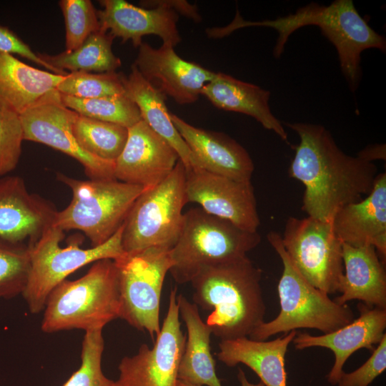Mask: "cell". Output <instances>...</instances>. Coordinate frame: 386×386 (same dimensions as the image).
Wrapping results in <instances>:
<instances>
[{"label":"cell","mask_w":386,"mask_h":386,"mask_svg":"<svg viewBox=\"0 0 386 386\" xmlns=\"http://www.w3.org/2000/svg\"><path fill=\"white\" fill-rule=\"evenodd\" d=\"M285 125L300 137L289 174L305 187L302 209L309 217L331 222L340 209L372 191L378 174L375 164L345 154L322 125Z\"/></svg>","instance_id":"obj_1"},{"label":"cell","mask_w":386,"mask_h":386,"mask_svg":"<svg viewBox=\"0 0 386 386\" xmlns=\"http://www.w3.org/2000/svg\"><path fill=\"white\" fill-rule=\"evenodd\" d=\"M262 270L248 258L202 267L191 280L193 300L210 312L206 324L226 340L249 337L264 322Z\"/></svg>","instance_id":"obj_2"},{"label":"cell","mask_w":386,"mask_h":386,"mask_svg":"<svg viewBox=\"0 0 386 386\" xmlns=\"http://www.w3.org/2000/svg\"><path fill=\"white\" fill-rule=\"evenodd\" d=\"M317 26L323 35L335 46L341 71L350 89L355 91L360 83L361 54L368 49L386 50L385 38L372 29L358 13L351 0H335L327 6L310 3L294 14L273 20L244 21L237 13L230 24L224 27L229 34L246 26H266L278 33L273 55L278 58L284 51L290 36L300 27Z\"/></svg>","instance_id":"obj_3"},{"label":"cell","mask_w":386,"mask_h":386,"mask_svg":"<svg viewBox=\"0 0 386 386\" xmlns=\"http://www.w3.org/2000/svg\"><path fill=\"white\" fill-rule=\"evenodd\" d=\"M41 324L44 332L103 330L120 317L118 269L114 260L92 264L75 280L65 279L47 297Z\"/></svg>","instance_id":"obj_4"},{"label":"cell","mask_w":386,"mask_h":386,"mask_svg":"<svg viewBox=\"0 0 386 386\" xmlns=\"http://www.w3.org/2000/svg\"><path fill=\"white\" fill-rule=\"evenodd\" d=\"M267 238L283 264L277 285L280 310L274 319L257 327L249 338L262 341L276 334H287L300 328L316 329L325 334L354 320L353 311L348 305L335 302L300 274L287 254L279 233L272 231Z\"/></svg>","instance_id":"obj_5"},{"label":"cell","mask_w":386,"mask_h":386,"mask_svg":"<svg viewBox=\"0 0 386 386\" xmlns=\"http://www.w3.org/2000/svg\"><path fill=\"white\" fill-rule=\"evenodd\" d=\"M261 241L258 232H249L200 207L184 213L179 237L171 249L169 269L178 284L190 282L206 266L247 257Z\"/></svg>","instance_id":"obj_6"},{"label":"cell","mask_w":386,"mask_h":386,"mask_svg":"<svg viewBox=\"0 0 386 386\" xmlns=\"http://www.w3.org/2000/svg\"><path fill=\"white\" fill-rule=\"evenodd\" d=\"M56 177L71 190L72 198L66 208L57 211L53 225L63 232H83L91 247L104 244L117 232L144 190L116 179L81 180L61 173Z\"/></svg>","instance_id":"obj_7"},{"label":"cell","mask_w":386,"mask_h":386,"mask_svg":"<svg viewBox=\"0 0 386 386\" xmlns=\"http://www.w3.org/2000/svg\"><path fill=\"white\" fill-rule=\"evenodd\" d=\"M187 203L186 169L179 159L163 181L144 189L132 206L123 224L124 252L134 254L153 247L171 249L179 237Z\"/></svg>","instance_id":"obj_8"},{"label":"cell","mask_w":386,"mask_h":386,"mask_svg":"<svg viewBox=\"0 0 386 386\" xmlns=\"http://www.w3.org/2000/svg\"><path fill=\"white\" fill-rule=\"evenodd\" d=\"M123 224L106 242L87 249L81 248L77 242L61 247L64 232L54 225L47 229L30 248L29 273L22 293L30 312L43 311L51 290L77 269L100 259L115 260L123 256Z\"/></svg>","instance_id":"obj_9"},{"label":"cell","mask_w":386,"mask_h":386,"mask_svg":"<svg viewBox=\"0 0 386 386\" xmlns=\"http://www.w3.org/2000/svg\"><path fill=\"white\" fill-rule=\"evenodd\" d=\"M171 249L153 247L115 259L118 269L120 317L147 332L153 342L160 332L161 294L172 266Z\"/></svg>","instance_id":"obj_10"},{"label":"cell","mask_w":386,"mask_h":386,"mask_svg":"<svg viewBox=\"0 0 386 386\" xmlns=\"http://www.w3.org/2000/svg\"><path fill=\"white\" fill-rule=\"evenodd\" d=\"M281 239L289 257L311 284L328 295L340 292L342 242L331 222L290 217Z\"/></svg>","instance_id":"obj_11"},{"label":"cell","mask_w":386,"mask_h":386,"mask_svg":"<svg viewBox=\"0 0 386 386\" xmlns=\"http://www.w3.org/2000/svg\"><path fill=\"white\" fill-rule=\"evenodd\" d=\"M177 287L170 292L169 306L154 346L142 344L133 356L120 361L119 386H177L186 336L181 329Z\"/></svg>","instance_id":"obj_12"},{"label":"cell","mask_w":386,"mask_h":386,"mask_svg":"<svg viewBox=\"0 0 386 386\" xmlns=\"http://www.w3.org/2000/svg\"><path fill=\"white\" fill-rule=\"evenodd\" d=\"M77 116L63 104L56 89L20 114L24 140L45 144L74 158L89 179H115V162L93 156L79 145L72 130Z\"/></svg>","instance_id":"obj_13"},{"label":"cell","mask_w":386,"mask_h":386,"mask_svg":"<svg viewBox=\"0 0 386 386\" xmlns=\"http://www.w3.org/2000/svg\"><path fill=\"white\" fill-rule=\"evenodd\" d=\"M186 195L187 202L198 204L207 213L242 229L257 232L260 220L251 181H238L194 169L186 171Z\"/></svg>","instance_id":"obj_14"},{"label":"cell","mask_w":386,"mask_h":386,"mask_svg":"<svg viewBox=\"0 0 386 386\" xmlns=\"http://www.w3.org/2000/svg\"><path fill=\"white\" fill-rule=\"evenodd\" d=\"M54 205L29 192L19 176L0 177V239L31 248L54 223Z\"/></svg>","instance_id":"obj_15"},{"label":"cell","mask_w":386,"mask_h":386,"mask_svg":"<svg viewBox=\"0 0 386 386\" xmlns=\"http://www.w3.org/2000/svg\"><path fill=\"white\" fill-rule=\"evenodd\" d=\"M134 65L148 82L180 104L196 102L203 86L215 74L182 59L167 44L157 49L142 42Z\"/></svg>","instance_id":"obj_16"},{"label":"cell","mask_w":386,"mask_h":386,"mask_svg":"<svg viewBox=\"0 0 386 386\" xmlns=\"http://www.w3.org/2000/svg\"><path fill=\"white\" fill-rule=\"evenodd\" d=\"M179 158L142 119L128 128L124 147L115 160L116 179L150 189L163 181Z\"/></svg>","instance_id":"obj_17"},{"label":"cell","mask_w":386,"mask_h":386,"mask_svg":"<svg viewBox=\"0 0 386 386\" xmlns=\"http://www.w3.org/2000/svg\"><path fill=\"white\" fill-rule=\"evenodd\" d=\"M357 309V318L333 332L318 336L297 332L292 340L296 350L320 347L334 352L335 362L327 375L332 385L337 384L345 362L355 351L362 348L372 351L386 335V309L370 307L362 302Z\"/></svg>","instance_id":"obj_18"},{"label":"cell","mask_w":386,"mask_h":386,"mask_svg":"<svg viewBox=\"0 0 386 386\" xmlns=\"http://www.w3.org/2000/svg\"><path fill=\"white\" fill-rule=\"evenodd\" d=\"M99 4L103 7L97 11L101 29L123 43L131 40L139 47L148 34L158 36L163 44L173 47L181 41L177 26L179 16L172 9L138 7L124 0H102Z\"/></svg>","instance_id":"obj_19"},{"label":"cell","mask_w":386,"mask_h":386,"mask_svg":"<svg viewBox=\"0 0 386 386\" xmlns=\"http://www.w3.org/2000/svg\"><path fill=\"white\" fill-rule=\"evenodd\" d=\"M171 119L200 169L238 181H251L253 161L237 142L223 133L192 126L172 113Z\"/></svg>","instance_id":"obj_20"},{"label":"cell","mask_w":386,"mask_h":386,"mask_svg":"<svg viewBox=\"0 0 386 386\" xmlns=\"http://www.w3.org/2000/svg\"><path fill=\"white\" fill-rule=\"evenodd\" d=\"M337 237L353 247L373 246L381 261L386 257V174L376 177L365 199L340 209L331 221Z\"/></svg>","instance_id":"obj_21"},{"label":"cell","mask_w":386,"mask_h":386,"mask_svg":"<svg viewBox=\"0 0 386 386\" xmlns=\"http://www.w3.org/2000/svg\"><path fill=\"white\" fill-rule=\"evenodd\" d=\"M297 332L292 330L269 341L254 340L248 337L220 340L217 357L228 367L245 365L264 386H287L285 357Z\"/></svg>","instance_id":"obj_22"},{"label":"cell","mask_w":386,"mask_h":386,"mask_svg":"<svg viewBox=\"0 0 386 386\" xmlns=\"http://www.w3.org/2000/svg\"><path fill=\"white\" fill-rule=\"evenodd\" d=\"M342 260L341 295L334 301L345 305L358 300L367 307L386 309V273L375 248L342 243Z\"/></svg>","instance_id":"obj_23"},{"label":"cell","mask_w":386,"mask_h":386,"mask_svg":"<svg viewBox=\"0 0 386 386\" xmlns=\"http://www.w3.org/2000/svg\"><path fill=\"white\" fill-rule=\"evenodd\" d=\"M201 94L220 109L253 117L266 129L272 131L287 142V134L282 124L270 109L269 91L228 74L215 72L213 79L202 89Z\"/></svg>","instance_id":"obj_24"},{"label":"cell","mask_w":386,"mask_h":386,"mask_svg":"<svg viewBox=\"0 0 386 386\" xmlns=\"http://www.w3.org/2000/svg\"><path fill=\"white\" fill-rule=\"evenodd\" d=\"M179 317L185 324L187 337L180 360L178 380L197 386H222L211 352L212 332L202 319L197 305L183 295L177 296Z\"/></svg>","instance_id":"obj_25"},{"label":"cell","mask_w":386,"mask_h":386,"mask_svg":"<svg viewBox=\"0 0 386 386\" xmlns=\"http://www.w3.org/2000/svg\"><path fill=\"white\" fill-rule=\"evenodd\" d=\"M122 82L125 94L137 104L142 119L177 152L186 171L200 169L171 119L165 103L167 96L148 82L134 64L129 76L123 74Z\"/></svg>","instance_id":"obj_26"},{"label":"cell","mask_w":386,"mask_h":386,"mask_svg":"<svg viewBox=\"0 0 386 386\" xmlns=\"http://www.w3.org/2000/svg\"><path fill=\"white\" fill-rule=\"evenodd\" d=\"M63 77L0 52V104L20 115L56 90Z\"/></svg>","instance_id":"obj_27"},{"label":"cell","mask_w":386,"mask_h":386,"mask_svg":"<svg viewBox=\"0 0 386 386\" xmlns=\"http://www.w3.org/2000/svg\"><path fill=\"white\" fill-rule=\"evenodd\" d=\"M114 39L112 34L101 29L73 51H64L54 55L37 53V55L51 67L62 71H114L122 63L112 51Z\"/></svg>","instance_id":"obj_28"},{"label":"cell","mask_w":386,"mask_h":386,"mask_svg":"<svg viewBox=\"0 0 386 386\" xmlns=\"http://www.w3.org/2000/svg\"><path fill=\"white\" fill-rule=\"evenodd\" d=\"M79 145L87 153L102 159L118 158L126 144L128 128L79 115L72 126Z\"/></svg>","instance_id":"obj_29"},{"label":"cell","mask_w":386,"mask_h":386,"mask_svg":"<svg viewBox=\"0 0 386 386\" xmlns=\"http://www.w3.org/2000/svg\"><path fill=\"white\" fill-rule=\"evenodd\" d=\"M63 104L81 116L129 128L142 120L137 104L124 93L94 99L61 94Z\"/></svg>","instance_id":"obj_30"},{"label":"cell","mask_w":386,"mask_h":386,"mask_svg":"<svg viewBox=\"0 0 386 386\" xmlns=\"http://www.w3.org/2000/svg\"><path fill=\"white\" fill-rule=\"evenodd\" d=\"M123 74L116 71L104 73L73 71L64 76L56 86L61 94L94 99L125 93Z\"/></svg>","instance_id":"obj_31"},{"label":"cell","mask_w":386,"mask_h":386,"mask_svg":"<svg viewBox=\"0 0 386 386\" xmlns=\"http://www.w3.org/2000/svg\"><path fill=\"white\" fill-rule=\"evenodd\" d=\"M30 269V248L0 239V300L22 295Z\"/></svg>","instance_id":"obj_32"},{"label":"cell","mask_w":386,"mask_h":386,"mask_svg":"<svg viewBox=\"0 0 386 386\" xmlns=\"http://www.w3.org/2000/svg\"><path fill=\"white\" fill-rule=\"evenodd\" d=\"M104 340L102 330L85 332L81 352V365L62 386H119L107 377L102 368Z\"/></svg>","instance_id":"obj_33"},{"label":"cell","mask_w":386,"mask_h":386,"mask_svg":"<svg viewBox=\"0 0 386 386\" xmlns=\"http://www.w3.org/2000/svg\"><path fill=\"white\" fill-rule=\"evenodd\" d=\"M65 23V51L77 49L92 34L101 30L97 10L90 0H61Z\"/></svg>","instance_id":"obj_34"},{"label":"cell","mask_w":386,"mask_h":386,"mask_svg":"<svg viewBox=\"0 0 386 386\" xmlns=\"http://www.w3.org/2000/svg\"><path fill=\"white\" fill-rule=\"evenodd\" d=\"M23 141L20 115L0 104V177L7 175L16 167Z\"/></svg>","instance_id":"obj_35"},{"label":"cell","mask_w":386,"mask_h":386,"mask_svg":"<svg viewBox=\"0 0 386 386\" xmlns=\"http://www.w3.org/2000/svg\"><path fill=\"white\" fill-rule=\"evenodd\" d=\"M386 369V335L372 350L371 356L357 370L343 372L337 386H368Z\"/></svg>","instance_id":"obj_36"},{"label":"cell","mask_w":386,"mask_h":386,"mask_svg":"<svg viewBox=\"0 0 386 386\" xmlns=\"http://www.w3.org/2000/svg\"><path fill=\"white\" fill-rule=\"evenodd\" d=\"M0 52L11 55L18 54L56 74L66 76L69 74L67 71H62L49 66L14 31L2 25H0Z\"/></svg>","instance_id":"obj_37"},{"label":"cell","mask_w":386,"mask_h":386,"mask_svg":"<svg viewBox=\"0 0 386 386\" xmlns=\"http://www.w3.org/2000/svg\"><path fill=\"white\" fill-rule=\"evenodd\" d=\"M139 4L142 7L147 9L164 7L172 9L195 22H199L202 20L196 4H192L184 0H148L140 1Z\"/></svg>","instance_id":"obj_38"},{"label":"cell","mask_w":386,"mask_h":386,"mask_svg":"<svg viewBox=\"0 0 386 386\" xmlns=\"http://www.w3.org/2000/svg\"><path fill=\"white\" fill-rule=\"evenodd\" d=\"M385 144H375L366 147L357 154V157L365 161L372 162L377 159L385 160Z\"/></svg>","instance_id":"obj_39"},{"label":"cell","mask_w":386,"mask_h":386,"mask_svg":"<svg viewBox=\"0 0 386 386\" xmlns=\"http://www.w3.org/2000/svg\"><path fill=\"white\" fill-rule=\"evenodd\" d=\"M237 378L241 386H264L263 382L261 381L256 384L249 382L244 372L241 368L238 369Z\"/></svg>","instance_id":"obj_40"},{"label":"cell","mask_w":386,"mask_h":386,"mask_svg":"<svg viewBox=\"0 0 386 386\" xmlns=\"http://www.w3.org/2000/svg\"><path fill=\"white\" fill-rule=\"evenodd\" d=\"M177 386H197V385H192V384H190V383H188V382H183V381H181V380H178Z\"/></svg>","instance_id":"obj_41"}]
</instances>
